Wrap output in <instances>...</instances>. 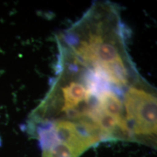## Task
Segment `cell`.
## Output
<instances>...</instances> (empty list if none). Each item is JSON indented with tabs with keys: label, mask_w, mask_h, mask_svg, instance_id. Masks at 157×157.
<instances>
[{
	"label": "cell",
	"mask_w": 157,
	"mask_h": 157,
	"mask_svg": "<svg viewBox=\"0 0 157 157\" xmlns=\"http://www.w3.org/2000/svg\"><path fill=\"white\" fill-rule=\"evenodd\" d=\"M134 86L106 65L58 56L50 87L26 122L71 124L98 144L129 141L127 103Z\"/></svg>",
	"instance_id": "obj_1"
},
{
	"label": "cell",
	"mask_w": 157,
	"mask_h": 157,
	"mask_svg": "<svg viewBox=\"0 0 157 157\" xmlns=\"http://www.w3.org/2000/svg\"><path fill=\"white\" fill-rule=\"evenodd\" d=\"M2 146V140H1V138H0V146Z\"/></svg>",
	"instance_id": "obj_2"
}]
</instances>
